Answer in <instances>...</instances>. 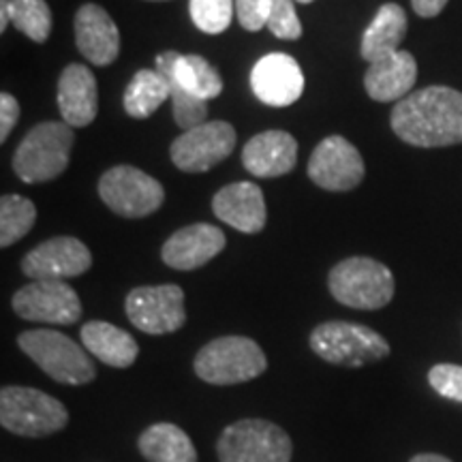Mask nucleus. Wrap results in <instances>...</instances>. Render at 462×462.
<instances>
[{"mask_svg": "<svg viewBox=\"0 0 462 462\" xmlns=\"http://www.w3.org/2000/svg\"><path fill=\"white\" fill-rule=\"evenodd\" d=\"M79 338L90 356L112 368H129L140 356V345L129 332L107 321H88L79 330Z\"/></svg>", "mask_w": 462, "mask_h": 462, "instance_id": "obj_22", "label": "nucleus"}, {"mask_svg": "<svg viewBox=\"0 0 462 462\" xmlns=\"http://www.w3.org/2000/svg\"><path fill=\"white\" fill-rule=\"evenodd\" d=\"M14 26L34 43H45L51 32V9L45 0H9Z\"/></svg>", "mask_w": 462, "mask_h": 462, "instance_id": "obj_29", "label": "nucleus"}, {"mask_svg": "<svg viewBox=\"0 0 462 462\" xmlns=\"http://www.w3.org/2000/svg\"><path fill=\"white\" fill-rule=\"evenodd\" d=\"M251 88L270 107H287L304 92V73L296 58L289 54H268L259 58L251 71Z\"/></svg>", "mask_w": 462, "mask_h": 462, "instance_id": "obj_15", "label": "nucleus"}, {"mask_svg": "<svg viewBox=\"0 0 462 462\" xmlns=\"http://www.w3.org/2000/svg\"><path fill=\"white\" fill-rule=\"evenodd\" d=\"M92 255L82 240L58 236L34 246L22 259V273L31 281H65L88 273Z\"/></svg>", "mask_w": 462, "mask_h": 462, "instance_id": "obj_14", "label": "nucleus"}, {"mask_svg": "<svg viewBox=\"0 0 462 462\" xmlns=\"http://www.w3.org/2000/svg\"><path fill=\"white\" fill-rule=\"evenodd\" d=\"M298 3H302V5H309V3H313V0H298Z\"/></svg>", "mask_w": 462, "mask_h": 462, "instance_id": "obj_38", "label": "nucleus"}, {"mask_svg": "<svg viewBox=\"0 0 462 462\" xmlns=\"http://www.w3.org/2000/svg\"><path fill=\"white\" fill-rule=\"evenodd\" d=\"M449 0H411L413 11L420 17H437L443 9H446Z\"/></svg>", "mask_w": 462, "mask_h": 462, "instance_id": "obj_35", "label": "nucleus"}, {"mask_svg": "<svg viewBox=\"0 0 462 462\" xmlns=\"http://www.w3.org/2000/svg\"><path fill=\"white\" fill-rule=\"evenodd\" d=\"M409 462H452V460L446 458V456H439V454H418V456H413Z\"/></svg>", "mask_w": 462, "mask_h": 462, "instance_id": "obj_37", "label": "nucleus"}, {"mask_svg": "<svg viewBox=\"0 0 462 462\" xmlns=\"http://www.w3.org/2000/svg\"><path fill=\"white\" fill-rule=\"evenodd\" d=\"M99 195L109 210L125 218L152 215L165 201L163 184L133 165H116L103 173Z\"/></svg>", "mask_w": 462, "mask_h": 462, "instance_id": "obj_9", "label": "nucleus"}, {"mask_svg": "<svg viewBox=\"0 0 462 462\" xmlns=\"http://www.w3.org/2000/svg\"><path fill=\"white\" fill-rule=\"evenodd\" d=\"M190 20L206 34H221L236 14V0H190Z\"/></svg>", "mask_w": 462, "mask_h": 462, "instance_id": "obj_30", "label": "nucleus"}, {"mask_svg": "<svg viewBox=\"0 0 462 462\" xmlns=\"http://www.w3.org/2000/svg\"><path fill=\"white\" fill-rule=\"evenodd\" d=\"M310 349L337 366L360 368L390 356L388 340L373 328L351 321H326L310 332Z\"/></svg>", "mask_w": 462, "mask_h": 462, "instance_id": "obj_7", "label": "nucleus"}, {"mask_svg": "<svg viewBox=\"0 0 462 462\" xmlns=\"http://www.w3.org/2000/svg\"><path fill=\"white\" fill-rule=\"evenodd\" d=\"M332 298L357 310H379L394 298V274L371 257H349L334 265L328 276Z\"/></svg>", "mask_w": 462, "mask_h": 462, "instance_id": "obj_3", "label": "nucleus"}, {"mask_svg": "<svg viewBox=\"0 0 462 462\" xmlns=\"http://www.w3.org/2000/svg\"><path fill=\"white\" fill-rule=\"evenodd\" d=\"M17 120H20V103L15 101L14 95L3 92L0 95V142H7L9 133L15 129Z\"/></svg>", "mask_w": 462, "mask_h": 462, "instance_id": "obj_34", "label": "nucleus"}, {"mask_svg": "<svg viewBox=\"0 0 462 462\" xmlns=\"http://www.w3.org/2000/svg\"><path fill=\"white\" fill-rule=\"evenodd\" d=\"M270 11H273V0H236V15L240 26L248 32H257L268 26Z\"/></svg>", "mask_w": 462, "mask_h": 462, "instance_id": "obj_33", "label": "nucleus"}, {"mask_svg": "<svg viewBox=\"0 0 462 462\" xmlns=\"http://www.w3.org/2000/svg\"><path fill=\"white\" fill-rule=\"evenodd\" d=\"M415 79H418V62L411 51L401 50L368 65V71L364 75V88L373 101H402L404 97L411 95Z\"/></svg>", "mask_w": 462, "mask_h": 462, "instance_id": "obj_21", "label": "nucleus"}, {"mask_svg": "<svg viewBox=\"0 0 462 462\" xmlns=\"http://www.w3.org/2000/svg\"><path fill=\"white\" fill-rule=\"evenodd\" d=\"M58 109L62 114V123L73 129L88 126L99 112V97H97V79L86 65L73 62L65 67L58 79Z\"/></svg>", "mask_w": 462, "mask_h": 462, "instance_id": "obj_20", "label": "nucleus"}, {"mask_svg": "<svg viewBox=\"0 0 462 462\" xmlns=\"http://www.w3.org/2000/svg\"><path fill=\"white\" fill-rule=\"evenodd\" d=\"M0 424L17 437H50L69 424V411L42 390L7 385L0 390Z\"/></svg>", "mask_w": 462, "mask_h": 462, "instance_id": "obj_6", "label": "nucleus"}, {"mask_svg": "<svg viewBox=\"0 0 462 462\" xmlns=\"http://www.w3.org/2000/svg\"><path fill=\"white\" fill-rule=\"evenodd\" d=\"M178 51H163L157 56V71L163 75L167 86H170V99L173 106V120L180 129L189 131L195 126L204 125L208 118V106L206 101L198 99L190 92L182 88V84L176 78V62H178Z\"/></svg>", "mask_w": 462, "mask_h": 462, "instance_id": "obj_25", "label": "nucleus"}, {"mask_svg": "<svg viewBox=\"0 0 462 462\" xmlns=\"http://www.w3.org/2000/svg\"><path fill=\"white\" fill-rule=\"evenodd\" d=\"M309 178L319 189L343 193L360 187L364 180V159L354 143L345 140L343 135H330L317 143L309 159Z\"/></svg>", "mask_w": 462, "mask_h": 462, "instance_id": "obj_13", "label": "nucleus"}, {"mask_svg": "<svg viewBox=\"0 0 462 462\" xmlns=\"http://www.w3.org/2000/svg\"><path fill=\"white\" fill-rule=\"evenodd\" d=\"M170 99V86L157 69H142L133 75L125 90V112L131 118H150Z\"/></svg>", "mask_w": 462, "mask_h": 462, "instance_id": "obj_26", "label": "nucleus"}, {"mask_svg": "<svg viewBox=\"0 0 462 462\" xmlns=\"http://www.w3.org/2000/svg\"><path fill=\"white\" fill-rule=\"evenodd\" d=\"M17 345L42 371L62 385H84L97 379L95 362L84 345L56 330H26Z\"/></svg>", "mask_w": 462, "mask_h": 462, "instance_id": "obj_2", "label": "nucleus"}, {"mask_svg": "<svg viewBox=\"0 0 462 462\" xmlns=\"http://www.w3.org/2000/svg\"><path fill=\"white\" fill-rule=\"evenodd\" d=\"M140 454L148 462H198L193 441L180 426L170 421L148 426L137 441Z\"/></svg>", "mask_w": 462, "mask_h": 462, "instance_id": "obj_24", "label": "nucleus"}, {"mask_svg": "<svg viewBox=\"0 0 462 462\" xmlns=\"http://www.w3.org/2000/svg\"><path fill=\"white\" fill-rule=\"evenodd\" d=\"M225 234L215 225L195 223L171 234L161 248L165 265L180 273H190L215 259L225 248Z\"/></svg>", "mask_w": 462, "mask_h": 462, "instance_id": "obj_16", "label": "nucleus"}, {"mask_svg": "<svg viewBox=\"0 0 462 462\" xmlns=\"http://www.w3.org/2000/svg\"><path fill=\"white\" fill-rule=\"evenodd\" d=\"M430 388L439 396L462 402V366L458 364H437L429 373Z\"/></svg>", "mask_w": 462, "mask_h": 462, "instance_id": "obj_32", "label": "nucleus"}, {"mask_svg": "<svg viewBox=\"0 0 462 462\" xmlns=\"http://www.w3.org/2000/svg\"><path fill=\"white\" fill-rule=\"evenodd\" d=\"M195 374L210 385H236L257 379L268 357L248 337H221L201 346L193 362Z\"/></svg>", "mask_w": 462, "mask_h": 462, "instance_id": "obj_5", "label": "nucleus"}, {"mask_svg": "<svg viewBox=\"0 0 462 462\" xmlns=\"http://www.w3.org/2000/svg\"><path fill=\"white\" fill-rule=\"evenodd\" d=\"M236 129L225 120L204 123L184 131L170 148L173 165L187 173H204L234 152Z\"/></svg>", "mask_w": 462, "mask_h": 462, "instance_id": "obj_12", "label": "nucleus"}, {"mask_svg": "<svg viewBox=\"0 0 462 462\" xmlns=\"http://www.w3.org/2000/svg\"><path fill=\"white\" fill-rule=\"evenodd\" d=\"M398 140L415 148H446L462 143V92L429 86L398 101L390 116Z\"/></svg>", "mask_w": 462, "mask_h": 462, "instance_id": "obj_1", "label": "nucleus"}, {"mask_svg": "<svg viewBox=\"0 0 462 462\" xmlns=\"http://www.w3.org/2000/svg\"><path fill=\"white\" fill-rule=\"evenodd\" d=\"M37 221V208L22 195H5L0 199V246L20 242Z\"/></svg>", "mask_w": 462, "mask_h": 462, "instance_id": "obj_28", "label": "nucleus"}, {"mask_svg": "<svg viewBox=\"0 0 462 462\" xmlns=\"http://www.w3.org/2000/svg\"><path fill=\"white\" fill-rule=\"evenodd\" d=\"M75 143L73 126L42 123L32 126L14 154V171L22 182H50L65 173Z\"/></svg>", "mask_w": 462, "mask_h": 462, "instance_id": "obj_4", "label": "nucleus"}, {"mask_svg": "<svg viewBox=\"0 0 462 462\" xmlns=\"http://www.w3.org/2000/svg\"><path fill=\"white\" fill-rule=\"evenodd\" d=\"M215 217L242 234H259L268 221L262 189L253 182H234L212 198Z\"/></svg>", "mask_w": 462, "mask_h": 462, "instance_id": "obj_19", "label": "nucleus"}, {"mask_svg": "<svg viewBox=\"0 0 462 462\" xmlns=\"http://www.w3.org/2000/svg\"><path fill=\"white\" fill-rule=\"evenodd\" d=\"M126 317L137 330L150 337L178 332L187 323L184 291L178 285L135 287L125 302Z\"/></svg>", "mask_w": 462, "mask_h": 462, "instance_id": "obj_10", "label": "nucleus"}, {"mask_svg": "<svg viewBox=\"0 0 462 462\" xmlns=\"http://www.w3.org/2000/svg\"><path fill=\"white\" fill-rule=\"evenodd\" d=\"M268 28L274 37L285 42H298L302 37V22L293 7V0H273Z\"/></svg>", "mask_w": 462, "mask_h": 462, "instance_id": "obj_31", "label": "nucleus"}, {"mask_svg": "<svg viewBox=\"0 0 462 462\" xmlns=\"http://www.w3.org/2000/svg\"><path fill=\"white\" fill-rule=\"evenodd\" d=\"M11 22V14H9V0H0V32L7 31Z\"/></svg>", "mask_w": 462, "mask_h": 462, "instance_id": "obj_36", "label": "nucleus"}, {"mask_svg": "<svg viewBox=\"0 0 462 462\" xmlns=\"http://www.w3.org/2000/svg\"><path fill=\"white\" fill-rule=\"evenodd\" d=\"M75 45L86 60L107 67L120 54V32L116 22L99 5H82L75 14Z\"/></svg>", "mask_w": 462, "mask_h": 462, "instance_id": "obj_17", "label": "nucleus"}, {"mask_svg": "<svg viewBox=\"0 0 462 462\" xmlns=\"http://www.w3.org/2000/svg\"><path fill=\"white\" fill-rule=\"evenodd\" d=\"M298 142L287 131H263L246 142L242 165L255 178H279L296 167Z\"/></svg>", "mask_w": 462, "mask_h": 462, "instance_id": "obj_18", "label": "nucleus"}, {"mask_svg": "<svg viewBox=\"0 0 462 462\" xmlns=\"http://www.w3.org/2000/svg\"><path fill=\"white\" fill-rule=\"evenodd\" d=\"M404 37H407V14L401 5L385 3L381 5L377 15L364 31L360 54L366 62L383 60V58L401 51Z\"/></svg>", "mask_w": 462, "mask_h": 462, "instance_id": "obj_23", "label": "nucleus"}, {"mask_svg": "<svg viewBox=\"0 0 462 462\" xmlns=\"http://www.w3.org/2000/svg\"><path fill=\"white\" fill-rule=\"evenodd\" d=\"M221 462H291L293 441L268 420H240L229 424L217 441Z\"/></svg>", "mask_w": 462, "mask_h": 462, "instance_id": "obj_8", "label": "nucleus"}, {"mask_svg": "<svg viewBox=\"0 0 462 462\" xmlns=\"http://www.w3.org/2000/svg\"><path fill=\"white\" fill-rule=\"evenodd\" d=\"M14 310L26 321L73 326L82 317V302L78 291L65 281H32L31 285L17 289Z\"/></svg>", "mask_w": 462, "mask_h": 462, "instance_id": "obj_11", "label": "nucleus"}, {"mask_svg": "<svg viewBox=\"0 0 462 462\" xmlns=\"http://www.w3.org/2000/svg\"><path fill=\"white\" fill-rule=\"evenodd\" d=\"M173 71H176V78L182 84V88L201 101L217 99L223 92L221 75L204 56L180 54Z\"/></svg>", "mask_w": 462, "mask_h": 462, "instance_id": "obj_27", "label": "nucleus"}]
</instances>
